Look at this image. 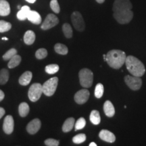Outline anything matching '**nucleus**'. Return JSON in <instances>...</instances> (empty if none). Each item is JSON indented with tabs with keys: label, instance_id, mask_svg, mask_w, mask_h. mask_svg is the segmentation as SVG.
Listing matches in <instances>:
<instances>
[{
	"label": "nucleus",
	"instance_id": "nucleus-34",
	"mask_svg": "<svg viewBox=\"0 0 146 146\" xmlns=\"http://www.w3.org/2000/svg\"><path fill=\"white\" fill-rule=\"evenodd\" d=\"M86 125V120L84 118H80L77 120L75 123V131L83 129Z\"/></svg>",
	"mask_w": 146,
	"mask_h": 146
},
{
	"label": "nucleus",
	"instance_id": "nucleus-18",
	"mask_svg": "<svg viewBox=\"0 0 146 146\" xmlns=\"http://www.w3.org/2000/svg\"><path fill=\"white\" fill-rule=\"evenodd\" d=\"M10 14V6L5 0H0V16H6Z\"/></svg>",
	"mask_w": 146,
	"mask_h": 146
},
{
	"label": "nucleus",
	"instance_id": "nucleus-23",
	"mask_svg": "<svg viewBox=\"0 0 146 146\" xmlns=\"http://www.w3.org/2000/svg\"><path fill=\"white\" fill-rule=\"evenodd\" d=\"M90 120L91 122L95 125H99L101 122V117H100V112L98 110L91 111L90 114Z\"/></svg>",
	"mask_w": 146,
	"mask_h": 146
},
{
	"label": "nucleus",
	"instance_id": "nucleus-15",
	"mask_svg": "<svg viewBox=\"0 0 146 146\" xmlns=\"http://www.w3.org/2000/svg\"><path fill=\"white\" fill-rule=\"evenodd\" d=\"M27 19L35 25H39L41 23V17L37 12L31 10L27 16Z\"/></svg>",
	"mask_w": 146,
	"mask_h": 146
},
{
	"label": "nucleus",
	"instance_id": "nucleus-39",
	"mask_svg": "<svg viewBox=\"0 0 146 146\" xmlns=\"http://www.w3.org/2000/svg\"><path fill=\"white\" fill-rule=\"evenodd\" d=\"M27 2L30 3H34L36 1V0H26Z\"/></svg>",
	"mask_w": 146,
	"mask_h": 146
},
{
	"label": "nucleus",
	"instance_id": "nucleus-22",
	"mask_svg": "<svg viewBox=\"0 0 146 146\" xmlns=\"http://www.w3.org/2000/svg\"><path fill=\"white\" fill-rule=\"evenodd\" d=\"M29 110H30L29 106L28 104L26 103V102L21 103L19 105V107H18V112H19L20 116L21 117H25V116H27L29 114Z\"/></svg>",
	"mask_w": 146,
	"mask_h": 146
},
{
	"label": "nucleus",
	"instance_id": "nucleus-20",
	"mask_svg": "<svg viewBox=\"0 0 146 146\" xmlns=\"http://www.w3.org/2000/svg\"><path fill=\"white\" fill-rule=\"evenodd\" d=\"M35 41V34L33 31H27L24 35V41L27 45H31L33 44Z\"/></svg>",
	"mask_w": 146,
	"mask_h": 146
},
{
	"label": "nucleus",
	"instance_id": "nucleus-12",
	"mask_svg": "<svg viewBox=\"0 0 146 146\" xmlns=\"http://www.w3.org/2000/svg\"><path fill=\"white\" fill-rule=\"evenodd\" d=\"M41 127V120L39 118H35L27 126V131L29 134H35L37 133Z\"/></svg>",
	"mask_w": 146,
	"mask_h": 146
},
{
	"label": "nucleus",
	"instance_id": "nucleus-11",
	"mask_svg": "<svg viewBox=\"0 0 146 146\" xmlns=\"http://www.w3.org/2000/svg\"><path fill=\"white\" fill-rule=\"evenodd\" d=\"M90 93L87 89H81L77 91L74 95V100L78 104H83L89 100Z\"/></svg>",
	"mask_w": 146,
	"mask_h": 146
},
{
	"label": "nucleus",
	"instance_id": "nucleus-36",
	"mask_svg": "<svg viewBox=\"0 0 146 146\" xmlns=\"http://www.w3.org/2000/svg\"><path fill=\"white\" fill-rule=\"evenodd\" d=\"M45 144L47 146H58L59 145L60 142L54 139H47L45 141Z\"/></svg>",
	"mask_w": 146,
	"mask_h": 146
},
{
	"label": "nucleus",
	"instance_id": "nucleus-3",
	"mask_svg": "<svg viewBox=\"0 0 146 146\" xmlns=\"http://www.w3.org/2000/svg\"><path fill=\"white\" fill-rule=\"evenodd\" d=\"M79 81L81 85L84 88H89L91 87L94 81V74L92 71L88 68H83L80 70Z\"/></svg>",
	"mask_w": 146,
	"mask_h": 146
},
{
	"label": "nucleus",
	"instance_id": "nucleus-10",
	"mask_svg": "<svg viewBox=\"0 0 146 146\" xmlns=\"http://www.w3.org/2000/svg\"><path fill=\"white\" fill-rule=\"evenodd\" d=\"M58 23H59V19L57 16L53 14H49L45 18L41 27L43 30H48L56 26Z\"/></svg>",
	"mask_w": 146,
	"mask_h": 146
},
{
	"label": "nucleus",
	"instance_id": "nucleus-16",
	"mask_svg": "<svg viewBox=\"0 0 146 146\" xmlns=\"http://www.w3.org/2000/svg\"><path fill=\"white\" fill-rule=\"evenodd\" d=\"M104 111L105 114L108 117H112L115 114V108L112 103L109 100L105 102L104 104Z\"/></svg>",
	"mask_w": 146,
	"mask_h": 146
},
{
	"label": "nucleus",
	"instance_id": "nucleus-9",
	"mask_svg": "<svg viewBox=\"0 0 146 146\" xmlns=\"http://www.w3.org/2000/svg\"><path fill=\"white\" fill-rule=\"evenodd\" d=\"M133 5L130 0H115L113 4V12L131 10Z\"/></svg>",
	"mask_w": 146,
	"mask_h": 146
},
{
	"label": "nucleus",
	"instance_id": "nucleus-7",
	"mask_svg": "<svg viewBox=\"0 0 146 146\" xmlns=\"http://www.w3.org/2000/svg\"><path fill=\"white\" fill-rule=\"evenodd\" d=\"M71 21L74 29L78 31H83L85 29V24L81 14L78 12H74L71 15Z\"/></svg>",
	"mask_w": 146,
	"mask_h": 146
},
{
	"label": "nucleus",
	"instance_id": "nucleus-26",
	"mask_svg": "<svg viewBox=\"0 0 146 146\" xmlns=\"http://www.w3.org/2000/svg\"><path fill=\"white\" fill-rule=\"evenodd\" d=\"M9 72L7 69L3 68L0 70V84L4 85L8 81Z\"/></svg>",
	"mask_w": 146,
	"mask_h": 146
},
{
	"label": "nucleus",
	"instance_id": "nucleus-4",
	"mask_svg": "<svg viewBox=\"0 0 146 146\" xmlns=\"http://www.w3.org/2000/svg\"><path fill=\"white\" fill-rule=\"evenodd\" d=\"M113 16L118 23L121 25L127 24L132 21L133 18V12L131 10L118 11L114 12Z\"/></svg>",
	"mask_w": 146,
	"mask_h": 146
},
{
	"label": "nucleus",
	"instance_id": "nucleus-35",
	"mask_svg": "<svg viewBox=\"0 0 146 146\" xmlns=\"http://www.w3.org/2000/svg\"><path fill=\"white\" fill-rule=\"evenodd\" d=\"M50 7L55 13H60V8L58 0H52V1H50Z\"/></svg>",
	"mask_w": 146,
	"mask_h": 146
},
{
	"label": "nucleus",
	"instance_id": "nucleus-41",
	"mask_svg": "<svg viewBox=\"0 0 146 146\" xmlns=\"http://www.w3.org/2000/svg\"><path fill=\"white\" fill-rule=\"evenodd\" d=\"M89 146H97V144L94 142H91V143H89Z\"/></svg>",
	"mask_w": 146,
	"mask_h": 146
},
{
	"label": "nucleus",
	"instance_id": "nucleus-6",
	"mask_svg": "<svg viewBox=\"0 0 146 146\" xmlns=\"http://www.w3.org/2000/svg\"><path fill=\"white\" fill-rule=\"evenodd\" d=\"M43 94V86L40 83H33L29 89L28 96L31 102H35L39 100Z\"/></svg>",
	"mask_w": 146,
	"mask_h": 146
},
{
	"label": "nucleus",
	"instance_id": "nucleus-40",
	"mask_svg": "<svg viewBox=\"0 0 146 146\" xmlns=\"http://www.w3.org/2000/svg\"><path fill=\"white\" fill-rule=\"evenodd\" d=\"M96 1L99 3H103L105 1V0H96Z\"/></svg>",
	"mask_w": 146,
	"mask_h": 146
},
{
	"label": "nucleus",
	"instance_id": "nucleus-38",
	"mask_svg": "<svg viewBox=\"0 0 146 146\" xmlns=\"http://www.w3.org/2000/svg\"><path fill=\"white\" fill-rule=\"evenodd\" d=\"M4 97H5L4 93H3V91L0 89V102L2 101V100H3V98H4Z\"/></svg>",
	"mask_w": 146,
	"mask_h": 146
},
{
	"label": "nucleus",
	"instance_id": "nucleus-21",
	"mask_svg": "<svg viewBox=\"0 0 146 146\" xmlns=\"http://www.w3.org/2000/svg\"><path fill=\"white\" fill-rule=\"evenodd\" d=\"M31 11V9L27 5H24L22 7L19 12L17 13V18L20 21H25L27 18L29 12Z\"/></svg>",
	"mask_w": 146,
	"mask_h": 146
},
{
	"label": "nucleus",
	"instance_id": "nucleus-44",
	"mask_svg": "<svg viewBox=\"0 0 146 146\" xmlns=\"http://www.w3.org/2000/svg\"><path fill=\"white\" fill-rule=\"evenodd\" d=\"M18 8L21 9V6H20V5H18Z\"/></svg>",
	"mask_w": 146,
	"mask_h": 146
},
{
	"label": "nucleus",
	"instance_id": "nucleus-5",
	"mask_svg": "<svg viewBox=\"0 0 146 146\" xmlns=\"http://www.w3.org/2000/svg\"><path fill=\"white\" fill-rule=\"evenodd\" d=\"M58 84V78L53 77L45 82L43 86V93L46 96H52L55 94Z\"/></svg>",
	"mask_w": 146,
	"mask_h": 146
},
{
	"label": "nucleus",
	"instance_id": "nucleus-2",
	"mask_svg": "<svg viewBox=\"0 0 146 146\" xmlns=\"http://www.w3.org/2000/svg\"><path fill=\"white\" fill-rule=\"evenodd\" d=\"M125 64L128 71L133 76L141 77L145 74V66L138 58H135V56H127L125 60Z\"/></svg>",
	"mask_w": 146,
	"mask_h": 146
},
{
	"label": "nucleus",
	"instance_id": "nucleus-14",
	"mask_svg": "<svg viewBox=\"0 0 146 146\" xmlns=\"http://www.w3.org/2000/svg\"><path fill=\"white\" fill-rule=\"evenodd\" d=\"M99 137L102 140L108 143H114L116 140V137L114 134L108 130L103 129L99 133Z\"/></svg>",
	"mask_w": 146,
	"mask_h": 146
},
{
	"label": "nucleus",
	"instance_id": "nucleus-8",
	"mask_svg": "<svg viewBox=\"0 0 146 146\" xmlns=\"http://www.w3.org/2000/svg\"><path fill=\"white\" fill-rule=\"evenodd\" d=\"M125 82L127 85L133 91H137L142 86V80L135 76L127 75L125 77Z\"/></svg>",
	"mask_w": 146,
	"mask_h": 146
},
{
	"label": "nucleus",
	"instance_id": "nucleus-30",
	"mask_svg": "<svg viewBox=\"0 0 146 146\" xmlns=\"http://www.w3.org/2000/svg\"><path fill=\"white\" fill-rule=\"evenodd\" d=\"M11 28H12V25L10 23L4 21H0V33L8 31Z\"/></svg>",
	"mask_w": 146,
	"mask_h": 146
},
{
	"label": "nucleus",
	"instance_id": "nucleus-1",
	"mask_svg": "<svg viewBox=\"0 0 146 146\" xmlns=\"http://www.w3.org/2000/svg\"><path fill=\"white\" fill-rule=\"evenodd\" d=\"M126 54L123 51L112 50L109 51L106 54V62L111 68L119 69L125 63Z\"/></svg>",
	"mask_w": 146,
	"mask_h": 146
},
{
	"label": "nucleus",
	"instance_id": "nucleus-31",
	"mask_svg": "<svg viewBox=\"0 0 146 146\" xmlns=\"http://www.w3.org/2000/svg\"><path fill=\"white\" fill-rule=\"evenodd\" d=\"M86 135L83 133H81V134L76 135V136H74L72 138V141L73 143H76V144H80L83 143L84 141H85L86 140Z\"/></svg>",
	"mask_w": 146,
	"mask_h": 146
},
{
	"label": "nucleus",
	"instance_id": "nucleus-27",
	"mask_svg": "<svg viewBox=\"0 0 146 146\" xmlns=\"http://www.w3.org/2000/svg\"><path fill=\"white\" fill-rule=\"evenodd\" d=\"M63 33L64 36L68 39H70L72 36V27L68 23L64 24L62 26Z\"/></svg>",
	"mask_w": 146,
	"mask_h": 146
},
{
	"label": "nucleus",
	"instance_id": "nucleus-17",
	"mask_svg": "<svg viewBox=\"0 0 146 146\" xmlns=\"http://www.w3.org/2000/svg\"><path fill=\"white\" fill-rule=\"evenodd\" d=\"M33 77V74L30 71H26L24 72L19 78V83L23 86H26L30 83Z\"/></svg>",
	"mask_w": 146,
	"mask_h": 146
},
{
	"label": "nucleus",
	"instance_id": "nucleus-19",
	"mask_svg": "<svg viewBox=\"0 0 146 146\" xmlns=\"http://www.w3.org/2000/svg\"><path fill=\"white\" fill-rule=\"evenodd\" d=\"M74 123H75V120L74 118L70 117L67 118L63 124L62 126V131L64 133H68L72 130V128L74 127Z\"/></svg>",
	"mask_w": 146,
	"mask_h": 146
},
{
	"label": "nucleus",
	"instance_id": "nucleus-33",
	"mask_svg": "<svg viewBox=\"0 0 146 146\" xmlns=\"http://www.w3.org/2000/svg\"><path fill=\"white\" fill-rule=\"evenodd\" d=\"M17 54V51H16V49L12 48L10 50H9L8 52H7L3 56V59L4 60H10L11 58L13 57L14 56Z\"/></svg>",
	"mask_w": 146,
	"mask_h": 146
},
{
	"label": "nucleus",
	"instance_id": "nucleus-13",
	"mask_svg": "<svg viewBox=\"0 0 146 146\" xmlns=\"http://www.w3.org/2000/svg\"><path fill=\"white\" fill-rule=\"evenodd\" d=\"M14 122L13 117L10 115H8L7 116H5L3 125V130L5 133L8 135L11 134L14 131Z\"/></svg>",
	"mask_w": 146,
	"mask_h": 146
},
{
	"label": "nucleus",
	"instance_id": "nucleus-28",
	"mask_svg": "<svg viewBox=\"0 0 146 146\" xmlns=\"http://www.w3.org/2000/svg\"><path fill=\"white\" fill-rule=\"evenodd\" d=\"M104 92V87L103 84H97L96 89H95V96H96V98H98V99L101 98L103 96Z\"/></svg>",
	"mask_w": 146,
	"mask_h": 146
},
{
	"label": "nucleus",
	"instance_id": "nucleus-29",
	"mask_svg": "<svg viewBox=\"0 0 146 146\" xmlns=\"http://www.w3.org/2000/svg\"><path fill=\"white\" fill-rule=\"evenodd\" d=\"M60 67L58 64H50L47 65L45 66V72L50 74H54L55 73L58 72V70H59Z\"/></svg>",
	"mask_w": 146,
	"mask_h": 146
},
{
	"label": "nucleus",
	"instance_id": "nucleus-43",
	"mask_svg": "<svg viewBox=\"0 0 146 146\" xmlns=\"http://www.w3.org/2000/svg\"><path fill=\"white\" fill-rule=\"evenodd\" d=\"M2 40H5V41H7V40H8V39L7 37H3L2 39H1Z\"/></svg>",
	"mask_w": 146,
	"mask_h": 146
},
{
	"label": "nucleus",
	"instance_id": "nucleus-37",
	"mask_svg": "<svg viewBox=\"0 0 146 146\" xmlns=\"http://www.w3.org/2000/svg\"><path fill=\"white\" fill-rule=\"evenodd\" d=\"M5 113V110L3 109V108L0 107V119H1V118H2L3 116H4Z\"/></svg>",
	"mask_w": 146,
	"mask_h": 146
},
{
	"label": "nucleus",
	"instance_id": "nucleus-24",
	"mask_svg": "<svg viewBox=\"0 0 146 146\" xmlns=\"http://www.w3.org/2000/svg\"><path fill=\"white\" fill-rule=\"evenodd\" d=\"M21 57L19 55H15L10 60V62H8V68H14L15 67L18 66L21 62Z\"/></svg>",
	"mask_w": 146,
	"mask_h": 146
},
{
	"label": "nucleus",
	"instance_id": "nucleus-25",
	"mask_svg": "<svg viewBox=\"0 0 146 146\" xmlns=\"http://www.w3.org/2000/svg\"><path fill=\"white\" fill-rule=\"evenodd\" d=\"M54 50L57 54L60 55H66L68 52V47L65 45L62 44V43H57V44L55 45Z\"/></svg>",
	"mask_w": 146,
	"mask_h": 146
},
{
	"label": "nucleus",
	"instance_id": "nucleus-42",
	"mask_svg": "<svg viewBox=\"0 0 146 146\" xmlns=\"http://www.w3.org/2000/svg\"><path fill=\"white\" fill-rule=\"evenodd\" d=\"M103 57H104V60L105 61H106V55L104 54L103 55Z\"/></svg>",
	"mask_w": 146,
	"mask_h": 146
},
{
	"label": "nucleus",
	"instance_id": "nucleus-32",
	"mask_svg": "<svg viewBox=\"0 0 146 146\" xmlns=\"http://www.w3.org/2000/svg\"><path fill=\"white\" fill-rule=\"evenodd\" d=\"M47 56V51L44 48H40L35 53V56L37 59L41 60L46 58Z\"/></svg>",
	"mask_w": 146,
	"mask_h": 146
}]
</instances>
